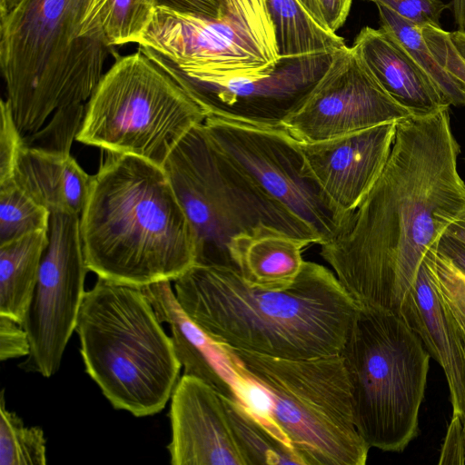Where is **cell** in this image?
Returning a JSON list of instances; mask_svg holds the SVG:
<instances>
[{
    "label": "cell",
    "mask_w": 465,
    "mask_h": 465,
    "mask_svg": "<svg viewBox=\"0 0 465 465\" xmlns=\"http://www.w3.org/2000/svg\"><path fill=\"white\" fill-rule=\"evenodd\" d=\"M206 114L177 79L140 49L116 59L86 104L78 142L159 166Z\"/></svg>",
    "instance_id": "9"
},
{
    "label": "cell",
    "mask_w": 465,
    "mask_h": 465,
    "mask_svg": "<svg viewBox=\"0 0 465 465\" xmlns=\"http://www.w3.org/2000/svg\"><path fill=\"white\" fill-rule=\"evenodd\" d=\"M437 246L424 257L418 271L404 321L422 341L430 358L442 368L450 397L452 414L465 419V346L449 306L438 287L433 256Z\"/></svg>",
    "instance_id": "18"
},
{
    "label": "cell",
    "mask_w": 465,
    "mask_h": 465,
    "mask_svg": "<svg viewBox=\"0 0 465 465\" xmlns=\"http://www.w3.org/2000/svg\"><path fill=\"white\" fill-rule=\"evenodd\" d=\"M94 0H21L1 17L0 66L28 146L70 153L112 48L86 33Z\"/></svg>",
    "instance_id": "3"
},
{
    "label": "cell",
    "mask_w": 465,
    "mask_h": 465,
    "mask_svg": "<svg viewBox=\"0 0 465 465\" xmlns=\"http://www.w3.org/2000/svg\"><path fill=\"white\" fill-rule=\"evenodd\" d=\"M306 11L322 26L326 27L316 0H298ZM327 28V27H326ZM328 29V28H327Z\"/></svg>",
    "instance_id": "39"
},
{
    "label": "cell",
    "mask_w": 465,
    "mask_h": 465,
    "mask_svg": "<svg viewBox=\"0 0 465 465\" xmlns=\"http://www.w3.org/2000/svg\"><path fill=\"white\" fill-rule=\"evenodd\" d=\"M21 0H0V18L10 13Z\"/></svg>",
    "instance_id": "41"
},
{
    "label": "cell",
    "mask_w": 465,
    "mask_h": 465,
    "mask_svg": "<svg viewBox=\"0 0 465 465\" xmlns=\"http://www.w3.org/2000/svg\"><path fill=\"white\" fill-rule=\"evenodd\" d=\"M352 47L383 89L411 115L450 108L433 80L391 33L365 26Z\"/></svg>",
    "instance_id": "19"
},
{
    "label": "cell",
    "mask_w": 465,
    "mask_h": 465,
    "mask_svg": "<svg viewBox=\"0 0 465 465\" xmlns=\"http://www.w3.org/2000/svg\"><path fill=\"white\" fill-rule=\"evenodd\" d=\"M310 242L262 225L229 244L233 266L250 285L279 291L290 287L303 267L302 249Z\"/></svg>",
    "instance_id": "21"
},
{
    "label": "cell",
    "mask_w": 465,
    "mask_h": 465,
    "mask_svg": "<svg viewBox=\"0 0 465 465\" xmlns=\"http://www.w3.org/2000/svg\"><path fill=\"white\" fill-rule=\"evenodd\" d=\"M326 27L335 33L345 23L352 0H316Z\"/></svg>",
    "instance_id": "36"
},
{
    "label": "cell",
    "mask_w": 465,
    "mask_h": 465,
    "mask_svg": "<svg viewBox=\"0 0 465 465\" xmlns=\"http://www.w3.org/2000/svg\"><path fill=\"white\" fill-rule=\"evenodd\" d=\"M460 153L449 108L396 123L379 178L321 244L322 257L359 306L403 320L424 257L465 211Z\"/></svg>",
    "instance_id": "1"
},
{
    "label": "cell",
    "mask_w": 465,
    "mask_h": 465,
    "mask_svg": "<svg viewBox=\"0 0 465 465\" xmlns=\"http://www.w3.org/2000/svg\"><path fill=\"white\" fill-rule=\"evenodd\" d=\"M203 126L213 145L264 193L320 237H333L342 217L310 173L299 141L282 126L268 127L217 116Z\"/></svg>",
    "instance_id": "10"
},
{
    "label": "cell",
    "mask_w": 465,
    "mask_h": 465,
    "mask_svg": "<svg viewBox=\"0 0 465 465\" xmlns=\"http://www.w3.org/2000/svg\"><path fill=\"white\" fill-rule=\"evenodd\" d=\"M107 153L80 215L88 270L135 287L175 281L195 264V240L163 168Z\"/></svg>",
    "instance_id": "4"
},
{
    "label": "cell",
    "mask_w": 465,
    "mask_h": 465,
    "mask_svg": "<svg viewBox=\"0 0 465 465\" xmlns=\"http://www.w3.org/2000/svg\"><path fill=\"white\" fill-rule=\"evenodd\" d=\"M439 464H465V435L462 420L452 414L443 444Z\"/></svg>",
    "instance_id": "35"
},
{
    "label": "cell",
    "mask_w": 465,
    "mask_h": 465,
    "mask_svg": "<svg viewBox=\"0 0 465 465\" xmlns=\"http://www.w3.org/2000/svg\"><path fill=\"white\" fill-rule=\"evenodd\" d=\"M0 109V183L13 180L24 140L15 124L9 102L1 101Z\"/></svg>",
    "instance_id": "31"
},
{
    "label": "cell",
    "mask_w": 465,
    "mask_h": 465,
    "mask_svg": "<svg viewBox=\"0 0 465 465\" xmlns=\"http://www.w3.org/2000/svg\"><path fill=\"white\" fill-rule=\"evenodd\" d=\"M450 37L458 52L465 59V32L460 30L450 32Z\"/></svg>",
    "instance_id": "40"
},
{
    "label": "cell",
    "mask_w": 465,
    "mask_h": 465,
    "mask_svg": "<svg viewBox=\"0 0 465 465\" xmlns=\"http://www.w3.org/2000/svg\"><path fill=\"white\" fill-rule=\"evenodd\" d=\"M265 1L279 58L336 52L346 46L341 37L321 25L298 0Z\"/></svg>",
    "instance_id": "24"
},
{
    "label": "cell",
    "mask_w": 465,
    "mask_h": 465,
    "mask_svg": "<svg viewBox=\"0 0 465 465\" xmlns=\"http://www.w3.org/2000/svg\"><path fill=\"white\" fill-rule=\"evenodd\" d=\"M381 27L391 33L433 80L450 105L465 107V86L436 59L421 28L388 7L377 5Z\"/></svg>",
    "instance_id": "27"
},
{
    "label": "cell",
    "mask_w": 465,
    "mask_h": 465,
    "mask_svg": "<svg viewBox=\"0 0 465 465\" xmlns=\"http://www.w3.org/2000/svg\"><path fill=\"white\" fill-rule=\"evenodd\" d=\"M221 398L246 465H302L285 436L267 416L240 398Z\"/></svg>",
    "instance_id": "23"
},
{
    "label": "cell",
    "mask_w": 465,
    "mask_h": 465,
    "mask_svg": "<svg viewBox=\"0 0 465 465\" xmlns=\"http://www.w3.org/2000/svg\"><path fill=\"white\" fill-rule=\"evenodd\" d=\"M171 281L142 287L161 322L169 325L176 356L183 374L193 376L225 398H240L250 404L256 385L241 371L232 354L214 342L185 314Z\"/></svg>",
    "instance_id": "17"
},
{
    "label": "cell",
    "mask_w": 465,
    "mask_h": 465,
    "mask_svg": "<svg viewBox=\"0 0 465 465\" xmlns=\"http://www.w3.org/2000/svg\"><path fill=\"white\" fill-rule=\"evenodd\" d=\"M173 282L185 314L214 342L277 358L340 353L360 310L336 275L312 262L279 291L250 285L232 265L194 264Z\"/></svg>",
    "instance_id": "2"
},
{
    "label": "cell",
    "mask_w": 465,
    "mask_h": 465,
    "mask_svg": "<svg viewBox=\"0 0 465 465\" xmlns=\"http://www.w3.org/2000/svg\"><path fill=\"white\" fill-rule=\"evenodd\" d=\"M50 212L14 180L0 183V245L48 231Z\"/></svg>",
    "instance_id": "28"
},
{
    "label": "cell",
    "mask_w": 465,
    "mask_h": 465,
    "mask_svg": "<svg viewBox=\"0 0 465 465\" xmlns=\"http://www.w3.org/2000/svg\"><path fill=\"white\" fill-rule=\"evenodd\" d=\"M88 271L80 215L68 211H51L48 244L22 324L31 347L26 362L45 378L59 370L66 345L75 331Z\"/></svg>",
    "instance_id": "12"
},
{
    "label": "cell",
    "mask_w": 465,
    "mask_h": 465,
    "mask_svg": "<svg viewBox=\"0 0 465 465\" xmlns=\"http://www.w3.org/2000/svg\"><path fill=\"white\" fill-rule=\"evenodd\" d=\"M432 265L444 301L454 318L465 322V273L437 250Z\"/></svg>",
    "instance_id": "30"
},
{
    "label": "cell",
    "mask_w": 465,
    "mask_h": 465,
    "mask_svg": "<svg viewBox=\"0 0 465 465\" xmlns=\"http://www.w3.org/2000/svg\"><path fill=\"white\" fill-rule=\"evenodd\" d=\"M437 251L465 273V244L463 242L444 232L438 242Z\"/></svg>",
    "instance_id": "37"
},
{
    "label": "cell",
    "mask_w": 465,
    "mask_h": 465,
    "mask_svg": "<svg viewBox=\"0 0 465 465\" xmlns=\"http://www.w3.org/2000/svg\"><path fill=\"white\" fill-rule=\"evenodd\" d=\"M137 45L181 83L269 74L279 62L277 52L237 25L161 6Z\"/></svg>",
    "instance_id": "11"
},
{
    "label": "cell",
    "mask_w": 465,
    "mask_h": 465,
    "mask_svg": "<svg viewBox=\"0 0 465 465\" xmlns=\"http://www.w3.org/2000/svg\"><path fill=\"white\" fill-rule=\"evenodd\" d=\"M228 350L242 372L266 394V416L302 465L366 463L370 447L354 422L350 381L340 353L285 359Z\"/></svg>",
    "instance_id": "7"
},
{
    "label": "cell",
    "mask_w": 465,
    "mask_h": 465,
    "mask_svg": "<svg viewBox=\"0 0 465 465\" xmlns=\"http://www.w3.org/2000/svg\"><path fill=\"white\" fill-rule=\"evenodd\" d=\"M154 10L143 0H94L87 16L86 33L112 48L137 44Z\"/></svg>",
    "instance_id": "26"
},
{
    "label": "cell",
    "mask_w": 465,
    "mask_h": 465,
    "mask_svg": "<svg viewBox=\"0 0 465 465\" xmlns=\"http://www.w3.org/2000/svg\"><path fill=\"white\" fill-rule=\"evenodd\" d=\"M30 341L25 328L12 318L0 314V360L28 356Z\"/></svg>",
    "instance_id": "34"
},
{
    "label": "cell",
    "mask_w": 465,
    "mask_h": 465,
    "mask_svg": "<svg viewBox=\"0 0 465 465\" xmlns=\"http://www.w3.org/2000/svg\"><path fill=\"white\" fill-rule=\"evenodd\" d=\"M92 176L70 153L22 146L13 180L49 212L68 211L81 215Z\"/></svg>",
    "instance_id": "20"
},
{
    "label": "cell",
    "mask_w": 465,
    "mask_h": 465,
    "mask_svg": "<svg viewBox=\"0 0 465 465\" xmlns=\"http://www.w3.org/2000/svg\"><path fill=\"white\" fill-rule=\"evenodd\" d=\"M173 465H246L221 396L209 385L183 374L171 396Z\"/></svg>",
    "instance_id": "16"
},
{
    "label": "cell",
    "mask_w": 465,
    "mask_h": 465,
    "mask_svg": "<svg viewBox=\"0 0 465 465\" xmlns=\"http://www.w3.org/2000/svg\"><path fill=\"white\" fill-rule=\"evenodd\" d=\"M48 244V231L0 245V314L24 323Z\"/></svg>",
    "instance_id": "22"
},
{
    "label": "cell",
    "mask_w": 465,
    "mask_h": 465,
    "mask_svg": "<svg viewBox=\"0 0 465 465\" xmlns=\"http://www.w3.org/2000/svg\"><path fill=\"white\" fill-rule=\"evenodd\" d=\"M445 233L465 244V211L450 223Z\"/></svg>",
    "instance_id": "38"
},
{
    "label": "cell",
    "mask_w": 465,
    "mask_h": 465,
    "mask_svg": "<svg viewBox=\"0 0 465 465\" xmlns=\"http://www.w3.org/2000/svg\"><path fill=\"white\" fill-rule=\"evenodd\" d=\"M0 398V465L46 464V440L42 428L27 427Z\"/></svg>",
    "instance_id": "29"
},
{
    "label": "cell",
    "mask_w": 465,
    "mask_h": 465,
    "mask_svg": "<svg viewBox=\"0 0 465 465\" xmlns=\"http://www.w3.org/2000/svg\"><path fill=\"white\" fill-rule=\"evenodd\" d=\"M381 5L422 28L440 27V17L450 7L444 0H363Z\"/></svg>",
    "instance_id": "32"
},
{
    "label": "cell",
    "mask_w": 465,
    "mask_h": 465,
    "mask_svg": "<svg viewBox=\"0 0 465 465\" xmlns=\"http://www.w3.org/2000/svg\"><path fill=\"white\" fill-rule=\"evenodd\" d=\"M354 422L371 448L400 452L417 436L430 356L397 314L360 306L340 352Z\"/></svg>",
    "instance_id": "6"
},
{
    "label": "cell",
    "mask_w": 465,
    "mask_h": 465,
    "mask_svg": "<svg viewBox=\"0 0 465 465\" xmlns=\"http://www.w3.org/2000/svg\"><path fill=\"white\" fill-rule=\"evenodd\" d=\"M151 6L223 20L257 37L278 53L274 28L265 0H143Z\"/></svg>",
    "instance_id": "25"
},
{
    "label": "cell",
    "mask_w": 465,
    "mask_h": 465,
    "mask_svg": "<svg viewBox=\"0 0 465 465\" xmlns=\"http://www.w3.org/2000/svg\"><path fill=\"white\" fill-rule=\"evenodd\" d=\"M395 131L396 123H387L324 141H299L310 173L342 220L381 173Z\"/></svg>",
    "instance_id": "15"
},
{
    "label": "cell",
    "mask_w": 465,
    "mask_h": 465,
    "mask_svg": "<svg viewBox=\"0 0 465 465\" xmlns=\"http://www.w3.org/2000/svg\"><path fill=\"white\" fill-rule=\"evenodd\" d=\"M142 287L97 278L85 292L75 331L85 371L116 410L163 411L181 363Z\"/></svg>",
    "instance_id": "5"
},
{
    "label": "cell",
    "mask_w": 465,
    "mask_h": 465,
    "mask_svg": "<svg viewBox=\"0 0 465 465\" xmlns=\"http://www.w3.org/2000/svg\"><path fill=\"white\" fill-rule=\"evenodd\" d=\"M203 123L183 136L163 165L193 231L195 264L233 266L231 241L262 225L320 244L312 228L213 145Z\"/></svg>",
    "instance_id": "8"
},
{
    "label": "cell",
    "mask_w": 465,
    "mask_h": 465,
    "mask_svg": "<svg viewBox=\"0 0 465 465\" xmlns=\"http://www.w3.org/2000/svg\"><path fill=\"white\" fill-rule=\"evenodd\" d=\"M411 114L383 89L366 64L347 45L332 61L305 101L282 126L302 142H318Z\"/></svg>",
    "instance_id": "13"
},
{
    "label": "cell",
    "mask_w": 465,
    "mask_h": 465,
    "mask_svg": "<svg viewBox=\"0 0 465 465\" xmlns=\"http://www.w3.org/2000/svg\"><path fill=\"white\" fill-rule=\"evenodd\" d=\"M455 321H456L459 330L460 331V334H461V337H462V340L464 342V346H465V322L457 321L456 319H455ZM463 430H464V435H465V419L463 420Z\"/></svg>",
    "instance_id": "42"
},
{
    "label": "cell",
    "mask_w": 465,
    "mask_h": 465,
    "mask_svg": "<svg viewBox=\"0 0 465 465\" xmlns=\"http://www.w3.org/2000/svg\"><path fill=\"white\" fill-rule=\"evenodd\" d=\"M421 33L437 61L465 86V59L452 43L450 32L426 25Z\"/></svg>",
    "instance_id": "33"
},
{
    "label": "cell",
    "mask_w": 465,
    "mask_h": 465,
    "mask_svg": "<svg viewBox=\"0 0 465 465\" xmlns=\"http://www.w3.org/2000/svg\"><path fill=\"white\" fill-rule=\"evenodd\" d=\"M336 52L282 57L269 74L179 83L206 116L279 127L305 101L328 70Z\"/></svg>",
    "instance_id": "14"
}]
</instances>
